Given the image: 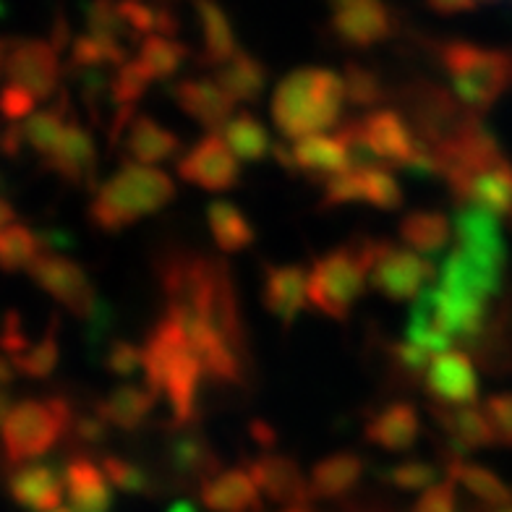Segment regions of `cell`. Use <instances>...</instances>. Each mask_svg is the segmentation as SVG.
Returning <instances> with one entry per match:
<instances>
[{"mask_svg":"<svg viewBox=\"0 0 512 512\" xmlns=\"http://www.w3.org/2000/svg\"><path fill=\"white\" fill-rule=\"evenodd\" d=\"M168 512H199V510H196V505L194 502H189V499H176V502L168 507Z\"/></svg>","mask_w":512,"mask_h":512,"instance_id":"obj_55","label":"cell"},{"mask_svg":"<svg viewBox=\"0 0 512 512\" xmlns=\"http://www.w3.org/2000/svg\"><path fill=\"white\" fill-rule=\"evenodd\" d=\"M176 183L160 168L139 162H123L118 173L97 189L89 204V223L102 233H123L144 217L160 212L173 202Z\"/></svg>","mask_w":512,"mask_h":512,"instance_id":"obj_3","label":"cell"},{"mask_svg":"<svg viewBox=\"0 0 512 512\" xmlns=\"http://www.w3.org/2000/svg\"><path fill=\"white\" fill-rule=\"evenodd\" d=\"M48 512H74L71 507H55V510H48Z\"/></svg>","mask_w":512,"mask_h":512,"instance_id":"obj_59","label":"cell"},{"mask_svg":"<svg viewBox=\"0 0 512 512\" xmlns=\"http://www.w3.org/2000/svg\"><path fill=\"white\" fill-rule=\"evenodd\" d=\"M58 361H61V319L53 317L45 335L37 343L29 345L19 358H14V366L24 377L45 379L53 374Z\"/></svg>","mask_w":512,"mask_h":512,"instance_id":"obj_39","label":"cell"},{"mask_svg":"<svg viewBox=\"0 0 512 512\" xmlns=\"http://www.w3.org/2000/svg\"><path fill=\"white\" fill-rule=\"evenodd\" d=\"M400 238L416 254L439 256L452 238L450 217L439 209H413L400 220Z\"/></svg>","mask_w":512,"mask_h":512,"instance_id":"obj_30","label":"cell"},{"mask_svg":"<svg viewBox=\"0 0 512 512\" xmlns=\"http://www.w3.org/2000/svg\"><path fill=\"white\" fill-rule=\"evenodd\" d=\"M437 264L411 249L371 238L369 283L390 301H416L437 277Z\"/></svg>","mask_w":512,"mask_h":512,"instance_id":"obj_8","label":"cell"},{"mask_svg":"<svg viewBox=\"0 0 512 512\" xmlns=\"http://www.w3.org/2000/svg\"><path fill=\"white\" fill-rule=\"evenodd\" d=\"M455 254L486 275L502 280L507 270V243L497 215L473 204H460L455 212Z\"/></svg>","mask_w":512,"mask_h":512,"instance_id":"obj_9","label":"cell"},{"mask_svg":"<svg viewBox=\"0 0 512 512\" xmlns=\"http://www.w3.org/2000/svg\"><path fill=\"white\" fill-rule=\"evenodd\" d=\"M50 170L61 181L71 186H92L97 176V144L87 128L76 118L66 123L61 144L55 147L53 155L45 160Z\"/></svg>","mask_w":512,"mask_h":512,"instance_id":"obj_19","label":"cell"},{"mask_svg":"<svg viewBox=\"0 0 512 512\" xmlns=\"http://www.w3.org/2000/svg\"><path fill=\"white\" fill-rule=\"evenodd\" d=\"M29 275L63 309H68L74 317L84 319V322L95 314L97 304H100V296L95 293V285L89 280L87 270L74 259H68V256L45 251L29 267Z\"/></svg>","mask_w":512,"mask_h":512,"instance_id":"obj_10","label":"cell"},{"mask_svg":"<svg viewBox=\"0 0 512 512\" xmlns=\"http://www.w3.org/2000/svg\"><path fill=\"white\" fill-rule=\"evenodd\" d=\"M194 8L204 37V63L217 68L225 66L238 53L228 14L217 0H194Z\"/></svg>","mask_w":512,"mask_h":512,"instance_id":"obj_32","label":"cell"},{"mask_svg":"<svg viewBox=\"0 0 512 512\" xmlns=\"http://www.w3.org/2000/svg\"><path fill=\"white\" fill-rule=\"evenodd\" d=\"M207 225L209 233H212V241L225 254L246 251L256 241V230L249 217L243 215V209H238L233 202H225V199L209 202Z\"/></svg>","mask_w":512,"mask_h":512,"instance_id":"obj_31","label":"cell"},{"mask_svg":"<svg viewBox=\"0 0 512 512\" xmlns=\"http://www.w3.org/2000/svg\"><path fill=\"white\" fill-rule=\"evenodd\" d=\"M181 139L149 115H136L126 131V152L139 165H160L178 155Z\"/></svg>","mask_w":512,"mask_h":512,"instance_id":"obj_28","label":"cell"},{"mask_svg":"<svg viewBox=\"0 0 512 512\" xmlns=\"http://www.w3.org/2000/svg\"><path fill=\"white\" fill-rule=\"evenodd\" d=\"M458 507V494H455V481L445 479L439 484L429 486L418 502L413 505V512H455Z\"/></svg>","mask_w":512,"mask_h":512,"instance_id":"obj_49","label":"cell"},{"mask_svg":"<svg viewBox=\"0 0 512 512\" xmlns=\"http://www.w3.org/2000/svg\"><path fill=\"white\" fill-rule=\"evenodd\" d=\"M390 361L395 366L398 374L408 377V382H418L421 377H426V371L432 366V356L421 348L411 343H395L390 345Z\"/></svg>","mask_w":512,"mask_h":512,"instance_id":"obj_46","label":"cell"},{"mask_svg":"<svg viewBox=\"0 0 512 512\" xmlns=\"http://www.w3.org/2000/svg\"><path fill=\"white\" fill-rule=\"evenodd\" d=\"M102 473L108 476L110 484L115 489H121L126 494H149L152 492V479L144 471L142 465L131 463V460L121 458V455H102L100 463Z\"/></svg>","mask_w":512,"mask_h":512,"instance_id":"obj_42","label":"cell"},{"mask_svg":"<svg viewBox=\"0 0 512 512\" xmlns=\"http://www.w3.org/2000/svg\"><path fill=\"white\" fill-rule=\"evenodd\" d=\"M366 176V204H371L374 209H384V212H392V209L403 207V189L400 183L395 181L387 168H364Z\"/></svg>","mask_w":512,"mask_h":512,"instance_id":"obj_44","label":"cell"},{"mask_svg":"<svg viewBox=\"0 0 512 512\" xmlns=\"http://www.w3.org/2000/svg\"><path fill=\"white\" fill-rule=\"evenodd\" d=\"M371 264V238H353L337 249L314 259L306 285V298L311 309L335 319L348 322L353 306L364 296L366 277Z\"/></svg>","mask_w":512,"mask_h":512,"instance_id":"obj_5","label":"cell"},{"mask_svg":"<svg viewBox=\"0 0 512 512\" xmlns=\"http://www.w3.org/2000/svg\"><path fill=\"white\" fill-rule=\"evenodd\" d=\"M358 202H366V176H364V168H351L324 183V194L319 207L335 209V207H348V204H358Z\"/></svg>","mask_w":512,"mask_h":512,"instance_id":"obj_41","label":"cell"},{"mask_svg":"<svg viewBox=\"0 0 512 512\" xmlns=\"http://www.w3.org/2000/svg\"><path fill=\"white\" fill-rule=\"evenodd\" d=\"M283 512H311L309 507H288V510H283Z\"/></svg>","mask_w":512,"mask_h":512,"instance_id":"obj_58","label":"cell"},{"mask_svg":"<svg viewBox=\"0 0 512 512\" xmlns=\"http://www.w3.org/2000/svg\"><path fill=\"white\" fill-rule=\"evenodd\" d=\"M424 387L434 405L465 408L479 398V374H476V366L468 353L452 348V351L432 358V366L424 377Z\"/></svg>","mask_w":512,"mask_h":512,"instance_id":"obj_13","label":"cell"},{"mask_svg":"<svg viewBox=\"0 0 512 512\" xmlns=\"http://www.w3.org/2000/svg\"><path fill=\"white\" fill-rule=\"evenodd\" d=\"M199 499L209 512H256L262 507V492L243 468H228L204 481Z\"/></svg>","mask_w":512,"mask_h":512,"instance_id":"obj_24","label":"cell"},{"mask_svg":"<svg viewBox=\"0 0 512 512\" xmlns=\"http://www.w3.org/2000/svg\"><path fill=\"white\" fill-rule=\"evenodd\" d=\"M136 61L147 68L152 81H165L181 71V66L189 61V48L181 40L162 37V34H149L139 45V58Z\"/></svg>","mask_w":512,"mask_h":512,"instance_id":"obj_37","label":"cell"},{"mask_svg":"<svg viewBox=\"0 0 512 512\" xmlns=\"http://www.w3.org/2000/svg\"><path fill=\"white\" fill-rule=\"evenodd\" d=\"M63 484L74 512H110L113 489L108 476L89 455H74L63 465Z\"/></svg>","mask_w":512,"mask_h":512,"instance_id":"obj_22","label":"cell"},{"mask_svg":"<svg viewBox=\"0 0 512 512\" xmlns=\"http://www.w3.org/2000/svg\"><path fill=\"white\" fill-rule=\"evenodd\" d=\"M165 458H168V465L173 468L178 479H194L204 484V481L220 473V458L215 455L207 437L189 432V429H178L168 439Z\"/></svg>","mask_w":512,"mask_h":512,"instance_id":"obj_26","label":"cell"},{"mask_svg":"<svg viewBox=\"0 0 512 512\" xmlns=\"http://www.w3.org/2000/svg\"><path fill=\"white\" fill-rule=\"evenodd\" d=\"M37 100L29 95L27 89L6 84L0 89V118L8 123H24L32 113H37Z\"/></svg>","mask_w":512,"mask_h":512,"instance_id":"obj_48","label":"cell"},{"mask_svg":"<svg viewBox=\"0 0 512 512\" xmlns=\"http://www.w3.org/2000/svg\"><path fill=\"white\" fill-rule=\"evenodd\" d=\"M16 374H19V371H16L14 361H11L6 353H0V390H8V387L14 384Z\"/></svg>","mask_w":512,"mask_h":512,"instance_id":"obj_53","label":"cell"},{"mask_svg":"<svg viewBox=\"0 0 512 512\" xmlns=\"http://www.w3.org/2000/svg\"><path fill=\"white\" fill-rule=\"evenodd\" d=\"M429 8H432L434 14L442 16H455V14H468L473 8L479 6L481 0H426Z\"/></svg>","mask_w":512,"mask_h":512,"instance_id":"obj_51","label":"cell"},{"mask_svg":"<svg viewBox=\"0 0 512 512\" xmlns=\"http://www.w3.org/2000/svg\"><path fill=\"white\" fill-rule=\"evenodd\" d=\"M223 139L228 149L241 162H262L264 157L272 155L275 142L270 139V131L264 128L259 118L251 113H238L223 128Z\"/></svg>","mask_w":512,"mask_h":512,"instance_id":"obj_35","label":"cell"},{"mask_svg":"<svg viewBox=\"0 0 512 512\" xmlns=\"http://www.w3.org/2000/svg\"><path fill=\"white\" fill-rule=\"evenodd\" d=\"M351 149L353 168H400L405 170L418 152V139L403 115L392 108L371 110L335 131Z\"/></svg>","mask_w":512,"mask_h":512,"instance_id":"obj_7","label":"cell"},{"mask_svg":"<svg viewBox=\"0 0 512 512\" xmlns=\"http://www.w3.org/2000/svg\"><path fill=\"white\" fill-rule=\"evenodd\" d=\"M484 413L492 424L497 445L512 447V392H497L484 400Z\"/></svg>","mask_w":512,"mask_h":512,"instance_id":"obj_45","label":"cell"},{"mask_svg":"<svg viewBox=\"0 0 512 512\" xmlns=\"http://www.w3.org/2000/svg\"><path fill=\"white\" fill-rule=\"evenodd\" d=\"M249 432L254 437V442H259V447H264V450H272L277 445L275 429L270 424H264V421H251Z\"/></svg>","mask_w":512,"mask_h":512,"instance_id":"obj_52","label":"cell"},{"mask_svg":"<svg viewBox=\"0 0 512 512\" xmlns=\"http://www.w3.org/2000/svg\"><path fill=\"white\" fill-rule=\"evenodd\" d=\"M74 408L61 395L53 398H24L11 405L6 421L0 426V442L8 463L16 468L27 463H37L63 437L71 434Z\"/></svg>","mask_w":512,"mask_h":512,"instance_id":"obj_6","label":"cell"},{"mask_svg":"<svg viewBox=\"0 0 512 512\" xmlns=\"http://www.w3.org/2000/svg\"><path fill=\"white\" fill-rule=\"evenodd\" d=\"M170 95L183 113L209 128V134H217L220 128L228 126L233 110H236V100L228 97V92L207 76L178 81Z\"/></svg>","mask_w":512,"mask_h":512,"instance_id":"obj_15","label":"cell"},{"mask_svg":"<svg viewBox=\"0 0 512 512\" xmlns=\"http://www.w3.org/2000/svg\"><path fill=\"white\" fill-rule=\"evenodd\" d=\"M327 3H330V6L335 8V11H340V8L353 6V3H361V0H327Z\"/></svg>","mask_w":512,"mask_h":512,"instance_id":"obj_56","label":"cell"},{"mask_svg":"<svg viewBox=\"0 0 512 512\" xmlns=\"http://www.w3.org/2000/svg\"><path fill=\"white\" fill-rule=\"evenodd\" d=\"M71 437H74L79 445L97 447L110 437V426L105 424L97 413H84V416H74Z\"/></svg>","mask_w":512,"mask_h":512,"instance_id":"obj_50","label":"cell"},{"mask_svg":"<svg viewBox=\"0 0 512 512\" xmlns=\"http://www.w3.org/2000/svg\"><path fill=\"white\" fill-rule=\"evenodd\" d=\"M429 413L445 432V439L450 442V455H460L471 450H484V447L497 445L492 424L486 418L484 408L465 405V408H442V405H429Z\"/></svg>","mask_w":512,"mask_h":512,"instance_id":"obj_21","label":"cell"},{"mask_svg":"<svg viewBox=\"0 0 512 512\" xmlns=\"http://www.w3.org/2000/svg\"><path fill=\"white\" fill-rule=\"evenodd\" d=\"M8 84L27 89L37 102H45L58 92L61 81V58L53 42L27 40L19 42L6 55Z\"/></svg>","mask_w":512,"mask_h":512,"instance_id":"obj_12","label":"cell"},{"mask_svg":"<svg viewBox=\"0 0 512 512\" xmlns=\"http://www.w3.org/2000/svg\"><path fill=\"white\" fill-rule=\"evenodd\" d=\"M364 468L366 463L358 452H332L311 468V499H340L351 494L364 476Z\"/></svg>","mask_w":512,"mask_h":512,"instance_id":"obj_27","label":"cell"},{"mask_svg":"<svg viewBox=\"0 0 512 512\" xmlns=\"http://www.w3.org/2000/svg\"><path fill=\"white\" fill-rule=\"evenodd\" d=\"M215 81L236 102H256L267 87V68L251 53L238 50L225 66L217 68Z\"/></svg>","mask_w":512,"mask_h":512,"instance_id":"obj_33","label":"cell"},{"mask_svg":"<svg viewBox=\"0 0 512 512\" xmlns=\"http://www.w3.org/2000/svg\"><path fill=\"white\" fill-rule=\"evenodd\" d=\"M439 61L450 79L452 95L465 110L481 115L512 87V53L452 40L439 45Z\"/></svg>","mask_w":512,"mask_h":512,"instance_id":"obj_4","label":"cell"},{"mask_svg":"<svg viewBox=\"0 0 512 512\" xmlns=\"http://www.w3.org/2000/svg\"><path fill=\"white\" fill-rule=\"evenodd\" d=\"M178 178L209 194H223L236 189L241 181V168L223 136L207 134L178 160Z\"/></svg>","mask_w":512,"mask_h":512,"instance_id":"obj_11","label":"cell"},{"mask_svg":"<svg viewBox=\"0 0 512 512\" xmlns=\"http://www.w3.org/2000/svg\"><path fill=\"white\" fill-rule=\"evenodd\" d=\"M502 512H512V507H507V510H502Z\"/></svg>","mask_w":512,"mask_h":512,"instance_id":"obj_60","label":"cell"},{"mask_svg":"<svg viewBox=\"0 0 512 512\" xmlns=\"http://www.w3.org/2000/svg\"><path fill=\"white\" fill-rule=\"evenodd\" d=\"M366 442L382 447L387 452H405L416 445L418 434H421V421H418L416 405L408 400H392L384 405L382 411L364 429Z\"/></svg>","mask_w":512,"mask_h":512,"instance_id":"obj_23","label":"cell"},{"mask_svg":"<svg viewBox=\"0 0 512 512\" xmlns=\"http://www.w3.org/2000/svg\"><path fill=\"white\" fill-rule=\"evenodd\" d=\"M293 176H306L317 183H327L353 168L351 149L337 134H317L290 144Z\"/></svg>","mask_w":512,"mask_h":512,"instance_id":"obj_16","label":"cell"},{"mask_svg":"<svg viewBox=\"0 0 512 512\" xmlns=\"http://www.w3.org/2000/svg\"><path fill=\"white\" fill-rule=\"evenodd\" d=\"M157 395L149 390L147 384H118L113 392H108V398L100 400L95 405V413L108 426H115L121 432H139L149 421L152 411L157 405Z\"/></svg>","mask_w":512,"mask_h":512,"instance_id":"obj_25","label":"cell"},{"mask_svg":"<svg viewBox=\"0 0 512 512\" xmlns=\"http://www.w3.org/2000/svg\"><path fill=\"white\" fill-rule=\"evenodd\" d=\"M345 84V100L356 105V108H374L384 100V87L371 68L361 66V63H348L343 74Z\"/></svg>","mask_w":512,"mask_h":512,"instance_id":"obj_40","label":"cell"},{"mask_svg":"<svg viewBox=\"0 0 512 512\" xmlns=\"http://www.w3.org/2000/svg\"><path fill=\"white\" fill-rule=\"evenodd\" d=\"M343 76L330 68L306 66L290 71L272 92L277 131L293 142L330 131L343 118Z\"/></svg>","mask_w":512,"mask_h":512,"instance_id":"obj_2","label":"cell"},{"mask_svg":"<svg viewBox=\"0 0 512 512\" xmlns=\"http://www.w3.org/2000/svg\"><path fill=\"white\" fill-rule=\"evenodd\" d=\"M447 479H452L455 484H463L473 497H479L481 502L494 507H507L512 502V492L502 484L497 473H492L489 468L479 463H468L460 455H450L447 458Z\"/></svg>","mask_w":512,"mask_h":512,"instance_id":"obj_34","label":"cell"},{"mask_svg":"<svg viewBox=\"0 0 512 512\" xmlns=\"http://www.w3.org/2000/svg\"><path fill=\"white\" fill-rule=\"evenodd\" d=\"M16 223V209L6 196H0V230L11 228Z\"/></svg>","mask_w":512,"mask_h":512,"instance_id":"obj_54","label":"cell"},{"mask_svg":"<svg viewBox=\"0 0 512 512\" xmlns=\"http://www.w3.org/2000/svg\"><path fill=\"white\" fill-rule=\"evenodd\" d=\"M309 275L301 264H264L262 304L285 330L293 327L306 304Z\"/></svg>","mask_w":512,"mask_h":512,"instance_id":"obj_17","label":"cell"},{"mask_svg":"<svg viewBox=\"0 0 512 512\" xmlns=\"http://www.w3.org/2000/svg\"><path fill=\"white\" fill-rule=\"evenodd\" d=\"M40 254H45V246L40 241V233H34L27 225L14 223L11 228L0 230V270L21 272L29 270Z\"/></svg>","mask_w":512,"mask_h":512,"instance_id":"obj_38","label":"cell"},{"mask_svg":"<svg viewBox=\"0 0 512 512\" xmlns=\"http://www.w3.org/2000/svg\"><path fill=\"white\" fill-rule=\"evenodd\" d=\"M6 55H8V48L3 45V42H0V71L6 68Z\"/></svg>","mask_w":512,"mask_h":512,"instance_id":"obj_57","label":"cell"},{"mask_svg":"<svg viewBox=\"0 0 512 512\" xmlns=\"http://www.w3.org/2000/svg\"><path fill=\"white\" fill-rule=\"evenodd\" d=\"M460 204H473L492 215L512 217V165L507 160L497 162L492 168L481 170L471 181L465 183L463 194L458 196Z\"/></svg>","mask_w":512,"mask_h":512,"instance_id":"obj_29","label":"cell"},{"mask_svg":"<svg viewBox=\"0 0 512 512\" xmlns=\"http://www.w3.org/2000/svg\"><path fill=\"white\" fill-rule=\"evenodd\" d=\"M249 476L259 486L262 497L277 505L290 507H306L311 499V489L306 476L301 473V465L288 455H275V452H264L256 460L249 463Z\"/></svg>","mask_w":512,"mask_h":512,"instance_id":"obj_14","label":"cell"},{"mask_svg":"<svg viewBox=\"0 0 512 512\" xmlns=\"http://www.w3.org/2000/svg\"><path fill=\"white\" fill-rule=\"evenodd\" d=\"M382 479L400 492H426L437 484V468L424 460H403L390 468H384Z\"/></svg>","mask_w":512,"mask_h":512,"instance_id":"obj_43","label":"cell"},{"mask_svg":"<svg viewBox=\"0 0 512 512\" xmlns=\"http://www.w3.org/2000/svg\"><path fill=\"white\" fill-rule=\"evenodd\" d=\"M105 369L113 377H131L139 369H144V353L139 345L128 340H113L105 351Z\"/></svg>","mask_w":512,"mask_h":512,"instance_id":"obj_47","label":"cell"},{"mask_svg":"<svg viewBox=\"0 0 512 512\" xmlns=\"http://www.w3.org/2000/svg\"><path fill=\"white\" fill-rule=\"evenodd\" d=\"M71 121L68 118V97L66 92H61V100L55 108L48 110H37L21 123V134H24V144H27L32 152L48 160L55 152V147L61 144V136L66 131V123Z\"/></svg>","mask_w":512,"mask_h":512,"instance_id":"obj_36","label":"cell"},{"mask_svg":"<svg viewBox=\"0 0 512 512\" xmlns=\"http://www.w3.org/2000/svg\"><path fill=\"white\" fill-rule=\"evenodd\" d=\"M142 353L147 387L168 403L176 429H189L199 416L204 371L181 322L165 311L147 335Z\"/></svg>","mask_w":512,"mask_h":512,"instance_id":"obj_1","label":"cell"},{"mask_svg":"<svg viewBox=\"0 0 512 512\" xmlns=\"http://www.w3.org/2000/svg\"><path fill=\"white\" fill-rule=\"evenodd\" d=\"M8 494L16 505L32 512H48L61 507V499L66 494L63 484V471L48 463H27L19 465L8 476Z\"/></svg>","mask_w":512,"mask_h":512,"instance_id":"obj_20","label":"cell"},{"mask_svg":"<svg viewBox=\"0 0 512 512\" xmlns=\"http://www.w3.org/2000/svg\"><path fill=\"white\" fill-rule=\"evenodd\" d=\"M332 32L348 48H374L392 34V14L384 0H361L332 16Z\"/></svg>","mask_w":512,"mask_h":512,"instance_id":"obj_18","label":"cell"}]
</instances>
